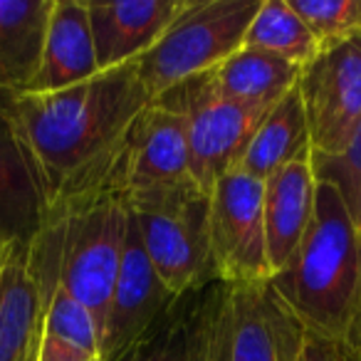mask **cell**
Returning a JSON list of instances; mask_svg holds the SVG:
<instances>
[{"label":"cell","mask_w":361,"mask_h":361,"mask_svg":"<svg viewBox=\"0 0 361 361\" xmlns=\"http://www.w3.org/2000/svg\"><path fill=\"white\" fill-rule=\"evenodd\" d=\"M25 252L11 250L0 270V361H37L42 344L45 307Z\"/></svg>","instance_id":"e0dca14e"},{"label":"cell","mask_w":361,"mask_h":361,"mask_svg":"<svg viewBox=\"0 0 361 361\" xmlns=\"http://www.w3.org/2000/svg\"><path fill=\"white\" fill-rule=\"evenodd\" d=\"M307 154H312L310 129L300 90L295 87L265 114L235 169L265 183L275 171Z\"/></svg>","instance_id":"d6986e66"},{"label":"cell","mask_w":361,"mask_h":361,"mask_svg":"<svg viewBox=\"0 0 361 361\" xmlns=\"http://www.w3.org/2000/svg\"><path fill=\"white\" fill-rule=\"evenodd\" d=\"M188 180H193V173L186 121L176 111L149 102L126 136L114 186L126 196Z\"/></svg>","instance_id":"8fae6325"},{"label":"cell","mask_w":361,"mask_h":361,"mask_svg":"<svg viewBox=\"0 0 361 361\" xmlns=\"http://www.w3.org/2000/svg\"><path fill=\"white\" fill-rule=\"evenodd\" d=\"M243 47L270 52L302 70L312 65L322 52L314 32L292 11L287 0H262L260 11L247 27Z\"/></svg>","instance_id":"ffe728a7"},{"label":"cell","mask_w":361,"mask_h":361,"mask_svg":"<svg viewBox=\"0 0 361 361\" xmlns=\"http://www.w3.org/2000/svg\"><path fill=\"white\" fill-rule=\"evenodd\" d=\"M211 75L223 99L247 109L270 111L300 85L302 67L270 52L240 47L235 55L213 67Z\"/></svg>","instance_id":"ac0fdd59"},{"label":"cell","mask_w":361,"mask_h":361,"mask_svg":"<svg viewBox=\"0 0 361 361\" xmlns=\"http://www.w3.org/2000/svg\"><path fill=\"white\" fill-rule=\"evenodd\" d=\"M267 290L307 336L361 361V235L331 186L317 183L310 231Z\"/></svg>","instance_id":"7a4b0ae2"},{"label":"cell","mask_w":361,"mask_h":361,"mask_svg":"<svg viewBox=\"0 0 361 361\" xmlns=\"http://www.w3.org/2000/svg\"><path fill=\"white\" fill-rule=\"evenodd\" d=\"M307 23L322 50L361 35V0H287Z\"/></svg>","instance_id":"603a6c76"},{"label":"cell","mask_w":361,"mask_h":361,"mask_svg":"<svg viewBox=\"0 0 361 361\" xmlns=\"http://www.w3.org/2000/svg\"><path fill=\"white\" fill-rule=\"evenodd\" d=\"M300 97L312 154L336 156L361 126V35L326 47L302 70Z\"/></svg>","instance_id":"9c48e42d"},{"label":"cell","mask_w":361,"mask_h":361,"mask_svg":"<svg viewBox=\"0 0 361 361\" xmlns=\"http://www.w3.org/2000/svg\"><path fill=\"white\" fill-rule=\"evenodd\" d=\"M55 0H0V104L27 94Z\"/></svg>","instance_id":"2e32d148"},{"label":"cell","mask_w":361,"mask_h":361,"mask_svg":"<svg viewBox=\"0 0 361 361\" xmlns=\"http://www.w3.org/2000/svg\"><path fill=\"white\" fill-rule=\"evenodd\" d=\"M300 361H359V359L351 356L349 351L329 344V341H322V339H314V336L305 334Z\"/></svg>","instance_id":"484cf974"},{"label":"cell","mask_w":361,"mask_h":361,"mask_svg":"<svg viewBox=\"0 0 361 361\" xmlns=\"http://www.w3.org/2000/svg\"><path fill=\"white\" fill-rule=\"evenodd\" d=\"M312 169L317 183H326L336 191L351 226L361 235V126L341 154H312Z\"/></svg>","instance_id":"7402d4cb"},{"label":"cell","mask_w":361,"mask_h":361,"mask_svg":"<svg viewBox=\"0 0 361 361\" xmlns=\"http://www.w3.org/2000/svg\"><path fill=\"white\" fill-rule=\"evenodd\" d=\"M92 40L99 72L136 62L159 42L166 27L183 13L188 0H136V3H90Z\"/></svg>","instance_id":"4fadbf2b"},{"label":"cell","mask_w":361,"mask_h":361,"mask_svg":"<svg viewBox=\"0 0 361 361\" xmlns=\"http://www.w3.org/2000/svg\"><path fill=\"white\" fill-rule=\"evenodd\" d=\"M8 255H11V250H6V247H0V270H3V265H6Z\"/></svg>","instance_id":"83f0119b"},{"label":"cell","mask_w":361,"mask_h":361,"mask_svg":"<svg viewBox=\"0 0 361 361\" xmlns=\"http://www.w3.org/2000/svg\"><path fill=\"white\" fill-rule=\"evenodd\" d=\"M50 213L45 183L13 121L0 111V247L27 250Z\"/></svg>","instance_id":"7c38bea8"},{"label":"cell","mask_w":361,"mask_h":361,"mask_svg":"<svg viewBox=\"0 0 361 361\" xmlns=\"http://www.w3.org/2000/svg\"><path fill=\"white\" fill-rule=\"evenodd\" d=\"M124 201L139 228L151 267L176 300L216 280L208 233L211 193L196 180H188L126 193Z\"/></svg>","instance_id":"277c9868"},{"label":"cell","mask_w":361,"mask_h":361,"mask_svg":"<svg viewBox=\"0 0 361 361\" xmlns=\"http://www.w3.org/2000/svg\"><path fill=\"white\" fill-rule=\"evenodd\" d=\"M265 183L240 169L228 171L211 191V262L216 282L267 285L272 277L265 240Z\"/></svg>","instance_id":"ba28073f"},{"label":"cell","mask_w":361,"mask_h":361,"mask_svg":"<svg viewBox=\"0 0 361 361\" xmlns=\"http://www.w3.org/2000/svg\"><path fill=\"white\" fill-rule=\"evenodd\" d=\"M267 295H270V290H267ZM270 310H272V326H275V339H277V361H300L305 331L277 305L272 295H270Z\"/></svg>","instance_id":"d4e9b609"},{"label":"cell","mask_w":361,"mask_h":361,"mask_svg":"<svg viewBox=\"0 0 361 361\" xmlns=\"http://www.w3.org/2000/svg\"><path fill=\"white\" fill-rule=\"evenodd\" d=\"M99 75L85 0H55L40 70L27 94H52Z\"/></svg>","instance_id":"9a60e30c"},{"label":"cell","mask_w":361,"mask_h":361,"mask_svg":"<svg viewBox=\"0 0 361 361\" xmlns=\"http://www.w3.org/2000/svg\"><path fill=\"white\" fill-rule=\"evenodd\" d=\"M37 361H102V356L85 354V351L75 349V346H67V344H62V341L45 339V336H42Z\"/></svg>","instance_id":"4316f807"},{"label":"cell","mask_w":361,"mask_h":361,"mask_svg":"<svg viewBox=\"0 0 361 361\" xmlns=\"http://www.w3.org/2000/svg\"><path fill=\"white\" fill-rule=\"evenodd\" d=\"M176 302L178 300L166 290L151 267L141 245L139 228L129 213L121 270L102 329V361H124L159 329L161 317L169 314Z\"/></svg>","instance_id":"30bf717a"},{"label":"cell","mask_w":361,"mask_h":361,"mask_svg":"<svg viewBox=\"0 0 361 361\" xmlns=\"http://www.w3.org/2000/svg\"><path fill=\"white\" fill-rule=\"evenodd\" d=\"M149 102L129 62L70 90L3 102L0 111L30 151L52 208L114 186L126 136Z\"/></svg>","instance_id":"6da1fadb"},{"label":"cell","mask_w":361,"mask_h":361,"mask_svg":"<svg viewBox=\"0 0 361 361\" xmlns=\"http://www.w3.org/2000/svg\"><path fill=\"white\" fill-rule=\"evenodd\" d=\"M129 208L116 186L57 203L25 252L27 270L42 295L67 290L104 329L111 292L121 270Z\"/></svg>","instance_id":"3957f363"},{"label":"cell","mask_w":361,"mask_h":361,"mask_svg":"<svg viewBox=\"0 0 361 361\" xmlns=\"http://www.w3.org/2000/svg\"><path fill=\"white\" fill-rule=\"evenodd\" d=\"M42 307H45V326H42L45 339H55L67 346H75L85 354L102 356L99 329H97L94 317L70 292L55 287V292L47 297Z\"/></svg>","instance_id":"44dd1931"},{"label":"cell","mask_w":361,"mask_h":361,"mask_svg":"<svg viewBox=\"0 0 361 361\" xmlns=\"http://www.w3.org/2000/svg\"><path fill=\"white\" fill-rule=\"evenodd\" d=\"M317 208V178L312 154L282 166L265 180L267 262L275 275L302 245Z\"/></svg>","instance_id":"5bb4252c"},{"label":"cell","mask_w":361,"mask_h":361,"mask_svg":"<svg viewBox=\"0 0 361 361\" xmlns=\"http://www.w3.org/2000/svg\"><path fill=\"white\" fill-rule=\"evenodd\" d=\"M154 102L180 114L186 121L191 173L206 193L213 191L221 176L235 169L255 129L267 114L223 99L213 85L211 70L188 77Z\"/></svg>","instance_id":"52a82bcc"},{"label":"cell","mask_w":361,"mask_h":361,"mask_svg":"<svg viewBox=\"0 0 361 361\" xmlns=\"http://www.w3.org/2000/svg\"><path fill=\"white\" fill-rule=\"evenodd\" d=\"M186 361H277L267 285L213 282L188 312Z\"/></svg>","instance_id":"8992f818"},{"label":"cell","mask_w":361,"mask_h":361,"mask_svg":"<svg viewBox=\"0 0 361 361\" xmlns=\"http://www.w3.org/2000/svg\"><path fill=\"white\" fill-rule=\"evenodd\" d=\"M260 6L262 0H188L159 42L136 60L149 99L235 55L245 45L247 27Z\"/></svg>","instance_id":"5b68a950"},{"label":"cell","mask_w":361,"mask_h":361,"mask_svg":"<svg viewBox=\"0 0 361 361\" xmlns=\"http://www.w3.org/2000/svg\"><path fill=\"white\" fill-rule=\"evenodd\" d=\"M188 312H180L171 322H166L164 326H159L124 361H186Z\"/></svg>","instance_id":"cb8c5ba5"}]
</instances>
